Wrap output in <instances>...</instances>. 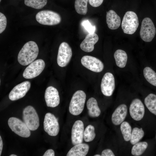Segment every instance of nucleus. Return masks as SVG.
Returning a JSON list of instances; mask_svg holds the SVG:
<instances>
[{"instance_id":"nucleus-2","label":"nucleus","mask_w":156,"mask_h":156,"mask_svg":"<svg viewBox=\"0 0 156 156\" xmlns=\"http://www.w3.org/2000/svg\"><path fill=\"white\" fill-rule=\"evenodd\" d=\"M86 95L81 90L76 91L73 94L69 107L70 113L74 116L81 114L84 109Z\"/></svg>"},{"instance_id":"nucleus-7","label":"nucleus","mask_w":156,"mask_h":156,"mask_svg":"<svg viewBox=\"0 0 156 156\" xmlns=\"http://www.w3.org/2000/svg\"><path fill=\"white\" fill-rule=\"evenodd\" d=\"M8 124L12 131L19 136L28 138L30 135L29 129L25 122L19 119L10 117L8 120Z\"/></svg>"},{"instance_id":"nucleus-20","label":"nucleus","mask_w":156,"mask_h":156,"mask_svg":"<svg viewBox=\"0 0 156 156\" xmlns=\"http://www.w3.org/2000/svg\"><path fill=\"white\" fill-rule=\"evenodd\" d=\"M89 149V146L85 143L76 144L68 151L67 156H85L88 154Z\"/></svg>"},{"instance_id":"nucleus-40","label":"nucleus","mask_w":156,"mask_h":156,"mask_svg":"<svg viewBox=\"0 0 156 156\" xmlns=\"http://www.w3.org/2000/svg\"><path fill=\"white\" fill-rule=\"evenodd\" d=\"M155 137H156V136H155Z\"/></svg>"},{"instance_id":"nucleus-15","label":"nucleus","mask_w":156,"mask_h":156,"mask_svg":"<svg viewBox=\"0 0 156 156\" xmlns=\"http://www.w3.org/2000/svg\"><path fill=\"white\" fill-rule=\"evenodd\" d=\"M84 126L83 122L76 120L73 124L71 130V139L73 144L82 143L84 139Z\"/></svg>"},{"instance_id":"nucleus-8","label":"nucleus","mask_w":156,"mask_h":156,"mask_svg":"<svg viewBox=\"0 0 156 156\" xmlns=\"http://www.w3.org/2000/svg\"><path fill=\"white\" fill-rule=\"evenodd\" d=\"M45 67L44 61L39 59L30 64L24 70L23 75L26 79H31L38 76Z\"/></svg>"},{"instance_id":"nucleus-13","label":"nucleus","mask_w":156,"mask_h":156,"mask_svg":"<svg viewBox=\"0 0 156 156\" xmlns=\"http://www.w3.org/2000/svg\"><path fill=\"white\" fill-rule=\"evenodd\" d=\"M130 115L136 121H140L143 118L145 108L142 102L139 99L135 98L132 101L129 108Z\"/></svg>"},{"instance_id":"nucleus-36","label":"nucleus","mask_w":156,"mask_h":156,"mask_svg":"<svg viewBox=\"0 0 156 156\" xmlns=\"http://www.w3.org/2000/svg\"><path fill=\"white\" fill-rule=\"evenodd\" d=\"M3 147V142L1 136H0V156L1 155V153Z\"/></svg>"},{"instance_id":"nucleus-11","label":"nucleus","mask_w":156,"mask_h":156,"mask_svg":"<svg viewBox=\"0 0 156 156\" xmlns=\"http://www.w3.org/2000/svg\"><path fill=\"white\" fill-rule=\"evenodd\" d=\"M101 88L105 96H109L112 94L115 88V81L112 73L107 72L104 75L102 79Z\"/></svg>"},{"instance_id":"nucleus-5","label":"nucleus","mask_w":156,"mask_h":156,"mask_svg":"<svg viewBox=\"0 0 156 156\" xmlns=\"http://www.w3.org/2000/svg\"><path fill=\"white\" fill-rule=\"evenodd\" d=\"M23 118L24 122L30 130H35L39 127L38 115L35 109L31 106H27L24 109Z\"/></svg>"},{"instance_id":"nucleus-16","label":"nucleus","mask_w":156,"mask_h":156,"mask_svg":"<svg viewBox=\"0 0 156 156\" xmlns=\"http://www.w3.org/2000/svg\"><path fill=\"white\" fill-rule=\"evenodd\" d=\"M44 98L47 105L48 107H54L60 103V98L59 92L55 88L50 86L46 90Z\"/></svg>"},{"instance_id":"nucleus-6","label":"nucleus","mask_w":156,"mask_h":156,"mask_svg":"<svg viewBox=\"0 0 156 156\" xmlns=\"http://www.w3.org/2000/svg\"><path fill=\"white\" fill-rule=\"evenodd\" d=\"M156 28L152 20L146 17L143 20L141 26L140 35L142 40L146 42H151L155 37Z\"/></svg>"},{"instance_id":"nucleus-22","label":"nucleus","mask_w":156,"mask_h":156,"mask_svg":"<svg viewBox=\"0 0 156 156\" xmlns=\"http://www.w3.org/2000/svg\"><path fill=\"white\" fill-rule=\"evenodd\" d=\"M114 57L117 66L119 68L125 67L127 60V55L126 53L121 49H118L115 52Z\"/></svg>"},{"instance_id":"nucleus-12","label":"nucleus","mask_w":156,"mask_h":156,"mask_svg":"<svg viewBox=\"0 0 156 156\" xmlns=\"http://www.w3.org/2000/svg\"><path fill=\"white\" fill-rule=\"evenodd\" d=\"M81 62L83 66L94 72H100L104 68V64L102 61L97 58L92 56H83L81 58Z\"/></svg>"},{"instance_id":"nucleus-26","label":"nucleus","mask_w":156,"mask_h":156,"mask_svg":"<svg viewBox=\"0 0 156 156\" xmlns=\"http://www.w3.org/2000/svg\"><path fill=\"white\" fill-rule=\"evenodd\" d=\"M144 132L142 128L134 127L133 129L130 140L131 144L134 145L138 143L142 138Z\"/></svg>"},{"instance_id":"nucleus-1","label":"nucleus","mask_w":156,"mask_h":156,"mask_svg":"<svg viewBox=\"0 0 156 156\" xmlns=\"http://www.w3.org/2000/svg\"><path fill=\"white\" fill-rule=\"evenodd\" d=\"M39 49L37 44L31 41L26 43L20 51L17 57L19 63L23 66L30 64L37 58Z\"/></svg>"},{"instance_id":"nucleus-29","label":"nucleus","mask_w":156,"mask_h":156,"mask_svg":"<svg viewBox=\"0 0 156 156\" xmlns=\"http://www.w3.org/2000/svg\"><path fill=\"white\" fill-rule=\"evenodd\" d=\"M96 136L95 129L93 126L89 125L86 127L84 132V139L87 142L92 141Z\"/></svg>"},{"instance_id":"nucleus-39","label":"nucleus","mask_w":156,"mask_h":156,"mask_svg":"<svg viewBox=\"0 0 156 156\" xmlns=\"http://www.w3.org/2000/svg\"><path fill=\"white\" fill-rule=\"evenodd\" d=\"M1 0H0V2H1Z\"/></svg>"},{"instance_id":"nucleus-3","label":"nucleus","mask_w":156,"mask_h":156,"mask_svg":"<svg viewBox=\"0 0 156 156\" xmlns=\"http://www.w3.org/2000/svg\"><path fill=\"white\" fill-rule=\"evenodd\" d=\"M138 25V19L136 14L131 11L127 12L123 17L121 24L123 32L132 34L135 32Z\"/></svg>"},{"instance_id":"nucleus-21","label":"nucleus","mask_w":156,"mask_h":156,"mask_svg":"<svg viewBox=\"0 0 156 156\" xmlns=\"http://www.w3.org/2000/svg\"><path fill=\"white\" fill-rule=\"evenodd\" d=\"M86 106L89 115L91 117L99 116L101 111L99 107L96 100L93 97H91L88 100Z\"/></svg>"},{"instance_id":"nucleus-38","label":"nucleus","mask_w":156,"mask_h":156,"mask_svg":"<svg viewBox=\"0 0 156 156\" xmlns=\"http://www.w3.org/2000/svg\"><path fill=\"white\" fill-rule=\"evenodd\" d=\"M101 155L99 154H96L94 155V156H101Z\"/></svg>"},{"instance_id":"nucleus-19","label":"nucleus","mask_w":156,"mask_h":156,"mask_svg":"<svg viewBox=\"0 0 156 156\" xmlns=\"http://www.w3.org/2000/svg\"><path fill=\"white\" fill-rule=\"evenodd\" d=\"M106 22L109 29L115 30L120 27L121 19L120 16L114 10H110L107 12Z\"/></svg>"},{"instance_id":"nucleus-27","label":"nucleus","mask_w":156,"mask_h":156,"mask_svg":"<svg viewBox=\"0 0 156 156\" xmlns=\"http://www.w3.org/2000/svg\"><path fill=\"white\" fill-rule=\"evenodd\" d=\"M120 129L124 140L127 142L130 140L132 129L129 124L127 121H123L121 124Z\"/></svg>"},{"instance_id":"nucleus-25","label":"nucleus","mask_w":156,"mask_h":156,"mask_svg":"<svg viewBox=\"0 0 156 156\" xmlns=\"http://www.w3.org/2000/svg\"><path fill=\"white\" fill-rule=\"evenodd\" d=\"M148 146V144L146 142H138L132 147L131 154L134 156H140L144 152Z\"/></svg>"},{"instance_id":"nucleus-28","label":"nucleus","mask_w":156,"mask_h":156,"mask_svg":"<svg viewBox=\"0 0 156 156\" xmlns=\"http://www.w3.org/2000/svg\"><path fill=\"white\" fill-rule=\"evenodd\" d=\"M88 0H75V7L76 11L78 14L84 15L88 11L87 4Z\"/></svg>"},{"instance_id":"nucleus-37","label":"nucleus","mask_w":156,"mask_h":156,"mask_svg":"<svg viewBox=\"0 0 156 156\" xmlns=\"http://www.w3.org/2000/svg\"><path fill=\"white\" fill-rule=\"evenodd\" d=\"M10 156H17V155L14 154H11V155H10Z\"/></svg>"},{"instance_id":"nucleus-9","label":"nucleus","mask_w":156,"mask_h":156,"mask_svg":"<svg viewBox=\"0 0 156 156\" xmlns=\"http://www.w3.org/2000/svg\"><path fill=\"white\" fill-rule=\"evenodd\" d=\"M72 55V49L68 43L62 42L59 48L57 57L58 65L63 67L66 66L69 62Z\"/></svg>"},{"instance_id":"nucleus-18","label":"nucleus","mask_w":156,"mask_h":156,"mask_svg":"<svg viewBox=\"0 0 156 156\" xmlns=\"http://www.w3.org/2000/svg\"><path fill=\"white\" fill-rule=\"evenodd\" d=\"M99 40L98 35L95 33L87 34L80 44V48L83 51L86 52L92 51L94 48V45Z\"/></svg>"},{"instance_id":"nucleus-34","label":"nucleus","mask_w":156,"mask_h":156,"mask_svg":"<svg viewBox=\"0 0 156 156\" xmlns=\"http://www.w3.org/2000/svg\"><path fill=\"white\" fill-rule=\"evenodd\" d=\"M101 156H114L115 155L111 150L109 149H106L102 151Z\"/></svg>"},{"instance_id":"nucleus-23","label":"nucleus","mask_w":156,"mask_h":156,"mask_svg":"<svg viewBox=\"0 0 156 156\" xmlns=\"http://www.w3.org/2000/svg\"><path fill=\"white\" fill-rule=\"evenodd\" d=\"M144 103L148 110L156 115V95L153 93L149 94L145 98Z\"/></svg>"},{"instance_id":"nucleus-33","label":"nucleus","mask_w":156,"mask_h":156,"mask_svg":"<svg viewBox=\"0 0 156 156\" xmlns=\"http://www.w3.org/2000/svg\"><path fill=\"white\" fill-rule=\"evenodd\" d=\"M103 0H88L89 3L92 6L96 7L100 6Z\"/></svg>"},{"instance_id":"nucleus-24","label":"nucleus","mask_w":156,"mask_h":156,"mask_svg":"<svg viewBox=\"0 0 156 156\" xmlns=\"http://www.w3.org/2000/svg\"><path fill=\"white\" fill-rule=\"evenodd\" d=\"M144 76L149 83L156 86V73L149 67H145L143 71Z\"/></svg>"},{"instance_id":"nucleus-31","label":"nucleus","mask_w":156,"mask_h":156,"mask_svg":"<svg viewBox=\"0 0 156 156\" xmlns=\"http://www.w3.org/2000/svg\"><path fill=\"white\" fill-rule=\"evenodd\" d=\"M82 25L89 33H93L95 32V27L91 24L88 20L83 21L81 23Z\"/></svg>"},{"instance_id":"nucleus-32","label":"nucleus","mask_w":156,"mask_h":156,"mask_svg":"<svg viewBox=\"0 0 156 156\" xmlns=\"http://www.w3.org/2000/svg\"><path fill=\"white\" fill-rule=\"evenodd\" d=\"M7 25V19L5 15L0 12V33L5 30Z\"/></svg>"},{"instance_id":"nucleus-4","label":"nucleus","mask_w":156,"mask_h":156,"mask_svg":"<svg viewBox=\"0 0 156 156\" xmlns=\"http://www.w3.org/2000/svg\"><path fill=\"white\" fill-rule=\"evenodd\" d=\"M36 21L40 24L47 25H57L61 22V18L57 13L49 10H44L37 13Z\"/></svg>"},{"instance_id":"nucleus-35","label":"nucleus","mask_w":156,"mask_h":156,"mask_svg":"<svg viewBox=\"0 0 156 156\" xmlns=\"http://www.w3.org/2000/svg\"><path fill=\"white\" fill-rule=\"evenodd\" d=\"M43 156H54L55 152L52 149H49L47 150L44 153Z\"/></svg>"},{"instance_id":"nucleus-14","label":"nucleus","mask_w":156,"mask_h":156,"mask_svg":"<svg viewBox=\"0 0 156 156\" xmlns=\"http://www.w3.org/2000/svg\"><path fill=\"white\" fill-rule=\"evenodd\" d=\"M31 83L28 81H24L16 85L9 93L10 99L14 101L23 97L29 91Z\"/></svg>"},{"instance_id":"nucleus-10","label":"nucleus","mask_w":156,"mask_h":156,"mask_svg":"<svg viewBox=\"0 0 156 156\" xmlns=\"http://www.w3.org/2000/svg\"><path fill=\"white\" fill-rule=\"evenodd\" d=\"M43 125L44 131L49 135L55 136L58 134L60 130L59 124L53 114L47 113L45 114Z\"/></svg>"},{"instance_id":"nucleus-30","label":"nucleus","mask_w":156,"mask_h":156,"mask_svg":"<svg viewBox=\"0 0 156 156\" xmlns=\"http://www.w3.org/2000/svg\"><path fill=\"white\" fill-rule=\"evenodd\" d=\"M47 3V0H24L26 5L36 9L42 8Z\"/></svg>"},{"instance_id":"nucleus-17","label":"nucleus","mask_w":156,"mask_h":156,"mask_svg":"<svg viewBox=\"0 0 156 156\" xmlns=\"http://www.w3.org/2000/svg\"><path fill=\"white\" fill-rule=\"evenodd\" d=\"M127 108L124 104H120L114 110L112 116V121L113 124L118 125L125 120L127 114Z\"/></svg>"}]
</instances>
